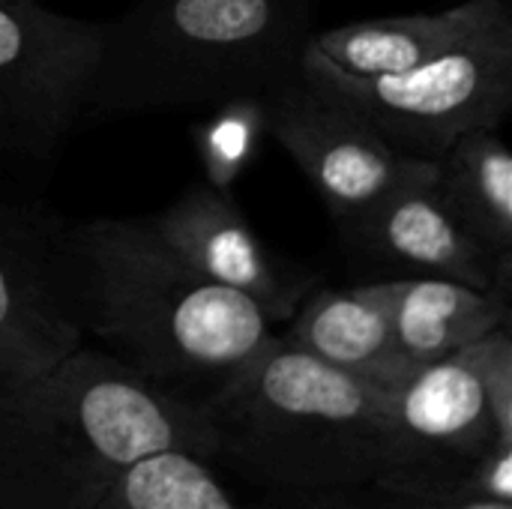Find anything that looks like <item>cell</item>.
<instances>
[{"label": "cell", "mask_w": 512, "mask_h": 509, "mask_svg": "<svg viewBox=\"0 0 512 509\" xmlns=\"http://www.w3.org/2000/svg\"><path fill=\"white\" fill-rule=\"evenodd\" d=\"M315 0H135L102 21L87 114L267 99L300 75Z\"/></svg>", "instance_id": "3"}, {"label": "cell", "mask_w": 512, "mask_h": 509, "mask_svg": "<svg viewBox=\"0 0 512 509\" xmlns=\"http://www.w3.org/2000/svg\"><path fill=\"white\" fill-rule=\"evenodd\" d=\"M501 3L504 0H468L429 15L366 18L327 30H312L306 51L351 78L399 75L459 42Z\"/></svg>", "instance_id": "13"}, {"label": "cell", "mask_w": 512, "mask_h": 509, "mask_svg": "<svg viewBox=\"0 0 512 509\" xmlns=\"http://www.w3.org/2000/svg\"><path fill=\"white\" fill-rule=\"evenodd\" d=\"M390 465L405 492L512 504L510 327L426 363L384 393Z\"/></svg>", "instance_id": "5"}, {"label": "cell", "mask_w": 512, "mask_h": 509, "mask_svg": "<svg viewBox=\"0 0 512 509\" xmlns=\"http://www.w3.org/2000/svg\"><path fill=\"white\" fill-rule=\"evenodd\" d=\"M219 114L201 129L198 150L207 168V183L228 189L234 177L252 162L264 129V99H234L216 105Z\"/></svg>", "instance_id": "18"}, {"label": "cell", "mask_w": 512, "mask_h": 509, "mask_svg": "<svg viewBox=\"0 0 512 509\" xmlns=\"http://www.w3.org/2000/svg\"><path fill=\"white\" fill-rule=\"evenodd\" d=\"M264 129L309 177L336 222L360 216L405 183L435 177L432 159L399 153L303 75L264 99Z\"/></svg>", "instance_id": "8"}, {"label": "cell", "mask_w": 512, "mask_h": 509, "mask_svg": "<svg viewBox=\"0 0 512 509\" xmlns=\"http://www.w3.org/2000/svg\"><path fill=\"white\" fill-rule=\"evenodd\" d=\"M102 30L96 21L0 0V150L51 159L87 117Z\"/></svg>", "instance_id": "7"}, {"label": "cell", "mask_w": 512, "mask_h": 509, "mask_svg": "<svg viewBox=\"0 0 512 509\" xmlns=\"http://www.w3.org/2000/svg\"><path fill=\"white\" fill-rule=\"evenodd\" d=\"M300 75L354 111L399 153L438 159L474 129H498L512 105V18L507 0L459 42L420 66L351 78L303 48Z\"/></svg>", "instance_id": "6"}, {"label": "cell", "mask_w": 512, "mask_h": 509, "mask_svg": "<svg viewBox=\"0 0 512 509\" xmlns=\"http://www.w3.org/2000/svg\"><path fill=\"white\" fill-rule=\"evenodd\" d=\"M345 243L378 267L399 276H435L483 291H510V270L456 219L435 189V177L414 180L375 207L339 222ZM396 279V276H393Z\"/></svg>", "instance_id": "10"}, {"label": "cell", "mask_w": 512, "mask_h": 509, "mask_svg": "<svg viewBox=\"0 0 512 509\" xmlns=\"http://www.w3.org/2000/svg\"><path fill=\"white\" fill-rule=\"evenodd\" d=\"M51 267L81 339L186 402L204 405L276 339L249 297L192 270L147 219H54Z\"/></svg>", "instance_id": "1"}, {"label": "cell", "mask_w": 512, "mask_h": 509, "mask_svg": "<svg viewBox=\"0 0 512 509\" xmlns=\"http://www.w3.org/2000/svg\"><path fill=\"white\" fill-rule=\"evenodd\" d=\"M390 321L405 363L420 369L510 327V291H483L435 276H396L390 279Z\"/></svg>", "instance_id": "14"}, {"label": "cell", "mask_w": 512, "mask_h": 509, "mask_svg": "<svg viewBox=\"0 0 512 509\" xmlns=\"http://www.w3.org/2000/svg\"><path fill=\"white\" fill-rule=\"evenodd\" d=\"M147 225L192 270L249 297L273 324H285L315 288V276L264 246L228 189L192 186Z\"/></svg>", "instance_id": "9"}, {"label": "cell", "mask_w": 512, "mask_h": 509, "mask_svg": "<svg viewBox=\"0 0 512 509\" xmlns=\"http://www.w3.org/2000/svg\"><path fill=\"white\" fill-rule=\"evenodd\" d=\"M99 509H246L210 468L189 450H159L129 465Z\"/></svg>", "instance_id": "16"}, {"label": "cell", "mask_w": 512, "mask_h": 509, "mask_svg": "<svg viewBox=\"0 0 512 509\" xmlns=\"http://www.w3.org/2000/svg\"><path fill=\"white\" fill-rule=\"evenodd\" d=\"M435 189L456 219L512 273V156L498 129H474L435 159Z\"/></svg>", "instance_id": "15"}, {"label": "cell", "mask_w": 512, "mask_h": 509, "mask_svg": "<svg viewBox=\"0 0 512 509\" xmlns=\"http://www.w3.org/2000/svg\"><path fill=\"white\" fill-rule=\"evenodd\" d=\"M384 393L276 333L204 408L216 429V459L261 492H312L387 471Z\"/></svg>", "instance_id": "4"}, {"label": "cell", "mask_w": 512, "mask_h": 509, "mask_svg": "<svg viewBox=\"0 0 512 509\" xmlns=\"http://www.w3.org/2000/svg\"><path fill=\"white\" fill-rule=\"evenodd\" d=\"M264 509H512L492 498H438L405 492L381 480L312 489V492H264Z\"/></svg>", "instance_id": "17"}, {"label": "cell", "mask_w": 512, "mask_h": 509, "mask_svg": "<svg viewBox=\"0 0 512 509\" xmlns=\"http://www.w3.org/2000/svg\"><path fill=\"white\" fill-rule=\"evenodd\" d=\"M285 324L282 342L372 387L390 390L414 372L393 336L390 279L351 288L315 285Z\"/></svg>", "instance_id": "12"}, {"label": "cell", "mask_w": 512, "mask_h": 509, "mask_svg": "<svg viewBox=\"0 0 512 509\" xmlns=\"http://www.w3.org/2000/svg\"><path fill=\"white\" fill-rule=\"evenodd\" d=\"M159 450L216 462L207 408L99 348L0 384V509H99L129 465Z\"/></svg>", "instance_id": "2"}, {"label": "cell", "mask_w": 512, "mask_h": 509, "mask_svg": "<svg viewBox=\"0 0 512 509\" xmlns=\"http://www.w3.org/2000/svg\"><path fill=\"white\" fill-rule=\"evenodd\" d=\"M51 225L0 198V384L36 375L84 345L54 288Z\"/></svg>", "instance_id": "11"}]
</instances>
